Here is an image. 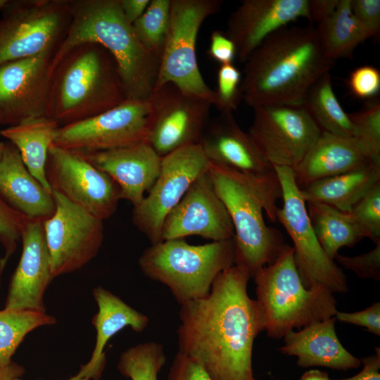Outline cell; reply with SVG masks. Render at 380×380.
I'll return each instance as SVG.
<instances>
[{
	"label": "cell",
	"mask_w": 380,
	"mask_h": 380,
	"mask_svg": "<svg viewBox=\"0 0 380 380\" xmlns=\"http://www.w3.org/2000/svg\"><path fill=\"white\" fill-rule=\"evenodd\" d=\"M250 279L234 265L218 274L207 296L180 305L178 352L213 380H255L253 348L264 327L257 301L248 294Z\"/></svg>",
	"instance_id": "1"
},
{
	"label": "cell",
	"mask_w": 380,
	"mask_h": 380,
	"mask_svg": "<svg viewBox=\"0 0 380 380\" xmlns=\"http://www.w3.org/2000/svg\"><path fill=\"white\" fill-rule=\"evenodd\" d=\"M334 63L324 56L315 27L288 25L268 37L244 62L241 100L253 109L303 106L309 90Z\"/></svg>",
	"instance_id": "2"
},
{
	"label": "cell",
	"mask_w": 380,
	"mask_h": 380,
	"mask_svg": "<svg viewBox=\"0 0 380 380\" xmlns=\"http://www.w3.org/2000/svg\"><path fill=\"white\" fill-rule=\"evenodd\" d=\"M208 173L231 218L234 235V265L243 267L253 278L262 267L272 264L286 243L280 232L268 227L277 219V200L282 189L274 169L262 175H246L209 162Z\"/></svg>",
	"instance_id": "3"
},
{
	"label": "cell",
	"mask_w": 380,
	"mask_h": 380,
	"mask_svg": "<svg viewBox=\"0 0 380 380\" xmlns=\"http://www.w3.org/2000/svg\"><path fill=\"white\" fill-rule=\"evenodd\" d=\"M69 4L70 23L53 57L51 72L74 47L96 43L114 58L127 99L147 100L157 80L160 60L141 44L120 1L69 0Z\"/></svg>",
	"instance_id": "4"
},
{
	"label": "cell",
	"mask_w": 380,
	"mask_h": 380,
	"mask_svg": "<svg viewBox=\"0 0 380 380\" xmlns=\"http://www.w3.org/2000/svg\"><path fill=\"white\" fill-rule=\"evenodd\" d=\"M125 100L117 64L99 44L74 47L53 70L49 117L60 127L96 116Z\"/></svg>",
	"instance_id": "5"
},
{
	"label": "cell",
	"mask_w": 380,
	"mask_h": 380,
	"mask_svg": "<svg viewBox=\"0 0 380 380\" xmlns=\"http://www.w3.org/2000/svg\"><path fill=\"white\" fill-rule=\"evenodd\" d=\"M264 331L279 339L295 328L334 317L336 300L326 288H306L300 277L292 246L286 244L277 258L253 277Z\"/></svg>",
	"instance_id": "6"
},
{
	"label": "cell",
	"mask_w": 380,
	"mask_h": 380,
	"mask_svg": "<svg viewBox=\"0 0 380 380\" xmlns=\"http://www.w3.org/2000/svg\"><path fill=\"white\" fill-rule=\"evenodd\" d=\"M233 238L191 245L184 239L151 244L139 267L148 278L166 286L180 305L207 296L223 270L234 265Z\"/></svg>",
	"instance_id": "7"
},
{
	"label": "cell",
	"mask_w": 380,
	"mask_h": 380,
	"mask_svg": "<svg viewBox=\"0 0 380 380\" xmlns=\"http://www.w3.org/2000/svg\"><path fill=\"white\" fill-rule=\"evenodd\" d=\"M221 0H170V20L154 89L172 83L184 91L216 103V94L204 80L196 57L199 30L218 13Z\"/></svg>",
	"instance_id": "8"
},
{
	"label": "cell",
	"mask_w": 380,
	"mask_h": 380,
	"mask_svg": "<svg viewBox=\"0 0 380 380\" xmlns=\"http://www.w3.org/2000/svg\"><path fill=\"white\" fill-rule=\"evenodd\" d=\"M0 18V66L56 51L70 23L69 0H8Z\"/></svg>",
	"instance_id": "9"
},
{
	"label": "cell",
	"mask_w": 380,
	"mask_h": 380,
	"mask_svg": "<svg viewBox=\"0 0 380 380\" xmlns=\"http://www.w3.org/2000/svg\"><path fill=\"white\" fill-rule=\"evenodd\" d=\"M274 169L281 184L283 200L277 219L293 241L296 265L304 286L326 288L333 293L347 292L343 272L325 253L312 229L293 169L280 166Z\"/></svg>",
	"instance_id": "10"
},
{
	"label": "cell",
	"mask_w": 380,
	"mask_h": 380,
	"mask_svg": "<svg viewBox=\"0 0 380 380\" xmlns=\"http://www.w3.org/2000/svg\"><path fill=\"white\" fill-rule=\"evenodd\" d=\"M150 115L148 99H127L96 116L59 127L53 144L86 154L147 141Z\"/></svg>",
	"instance_id": "11"
},
{
	"label": "cell",
	"mask_w": 380,
	"mask_h": 380,
	"mask_svg": "<svg viewBox=\"0 0 380 380\" xmlns=\"http://www.w3.org/2000/svg\"><path fill=\"white\" fill-rule=\"evenodd\" d=\"M209 161L200 145L179 148L162 158L154 184L138 205L133 206L132 223L154 244L162 241L163 222L190 186L208 171Z\"/></svg>",
	"instance_id": "12"
},
{
	"label": "cell",
	"mask_w": 380,
	"mask_h": 380,
	"mask_svg": "<svg viewBox=\"0 0 380 380\" xmlns=\"http://www.w3.org/2000/svg\"><path fill=\"white\" fill-rule=\"evenodd\" d=\"M53 215L43 221L53 278L77 271L98 254L104 237L103 220L52 191Z\"/></svg>",
	"instance_id": "13"
},
{
	"label": "cell",
	"mask_w": 380,
	"mask_h": 380,
	"mask_svg": "<svg viewBox=\"0 0 380 380\" xmlns=\"http://www.w3.org/2000/svg\"><path fill=\"white\" fill-rule=\"evenodd\" d=\"M253 111L248 134L273 167L294 169L322 132L304 106L272 105Z\"/></svg>",
	"instance_id": "14"
},
{
	"label": "cell",
	"mask_w": 380,
	"mask_h": 380,
	"mask_svg": "<svg viewBox=\"0 0 380 380\" xmlns=\"http://www.w3.org/2000/svg\"><path fill=\"white\" fill-rule=\"evenodd\" d=\"M46 177L52 190L105 220L116 211L121 200L115 181L84 156L51 144L48 151Z\"/></svg>",
	"instance_id": "15"
},
{
	"label": "cell",
	"mask_w": 380,
	"mask_h": 380,
	"mask_svg": "<svg viewBox=\"0 0 380 380\" xmlns=\"http://www.w3.org/2000/svg\"><path fill=\"white\" fill-rule=\"evenodd\" d=\"M148 101L151 115L147 142L161 158L198 144L210 120V102L172 83L154 89Z\"/></svg>",
	"instance_id": "16"
},
{
	"label": "cell",
	"mask_w": 380,
	"mask_h": 380,
	"mask_svg": "<svg viewBox=\"0 0 380 380\" xmlns=\"http://www.w3.org/2000/svg\"><path fill=\"white\" fill-rule=\"evenodd\" d=\"M53 51L0 66V126L49 117Z\"/></svg>",
	"instance_id": "17"
},
{
	"label": "cell",
	"mask_w": 380,
	"mask_h": 380,
	"mask_svg": "<svg viewBox=\"0 0 380 380\" xmlns=\"http://www.w3.org/2000/svg\"><path fill=\"white\" fill-rule=\"evenodd\" d=\"M229 215L208 171L201 175L166 217L162 241L198 236L212 241L234 237Z\"/></svg>",
	"instance_id": "18"
},
{
	"label": "cell",
	"mask_w": 380,
	"mask_h": 380,
	"mask_svg": "<svg viewBox=\"0 0 380 380\" xmlns=\"http://www.w3.org/2000/svg\"><path fill=\"white\" fill-rule=\"evenodd\" d=\"M300 18L310 20L308 0H244L229 16L225 34L244 63L268 37Z\"/></svg>",
	"instance_id": "19"
},
{
	"label": "cell",
	"mask_w": 380,
	"mask_h": 380,
	"mask_svg": "<svg viewBox=\"0 0 380 380\" xmlns=\"http://www.w3.org/2000/svg\"><path fill=\"white\" fill-rule=\"evenodd\" d=\"M20 240L22 253L11 279L4 308L45 312L44 294L53 278L43 221L31 219Z\"/></svg>",
	"instance_id": "20"
},
{
	"label": "cell",
	"mask_w": 380,
	"mask_h": 380,
	"mask_svg": "<svg viewBox=\"0 0 380 380\" xmlns=\"http://www.w3.org/2000/svg\"><path fill=\"white\" fill-rule=\"evenodd\" d=\"M380 162V147L354 137L322 132L302 161L293 169L299 189L311 182Z\"/></svg>",
	"instance_id": "21"
},
{
	"label": "cell",
	"mask_w": 380,
	"mask_h": 380,
	"mask_svg": "<svg viewBox=\"0 0 380 380\" xmlns=\"http://www.w3.org/2000/svg\"><path fill=\"white\" fill-rule=\"evenodd\" d=\"M82 155L115 181L121 199L133 206L141 203L160 170L162 158L147 141Z\"/></svg>",
	"instance_id": "22"
},
{
	"label": "cell",
	"mask_w": 380,
	"mask_h": 380,
	"mask_svg": "<svg viewBox=\"0 0 380 380\" xmlns=\"http://www.w3.org/2000/svg\"><path fill=\"white\" fill-rule=\"evenodd\" d=\"M198 144L210 163L246 175H262L274 170L249 134L239 127L233 112H220L209 120Z\"/></svg>",
	"instance_id": "23"
},
{
	"label": "cell",
	"mask_w": 380,
	"mask_h": 380,
	"mask_svg": "<svg viewBox=\"0 0 380 380\" xmlns=\"http://www.w3.org/2000/svg\"><path fill=\"white\" fill-rule=\"evenodd\" d=\"M334 317L307 325L284 336L282 354L297 357L300 367H324L346 371L361 365L360 359L349 353L335 331Z\"/></svg>",
	"instance_id": "24"
},
{
	"label": "cell",
	"mask_w": 380,
	"mask_h": 380,
	"mask_svg": "<svg viewBox=\"0 0 380 380\" xmlns=\"http://www.w3.org/2000/svg\"><path fill=\"white\" fill-rule=\"evenodd\" d=\"M0 196L30 219L44 221L55 210L52 193L29 172L18 150L9 141L4 142L0 158Z\"/></svg>",
	"instance_id": "25"
},
{
	"label": "cell",
	"mask_w": 380,
	"mask_h": 380,
	"mask_svg": "<svg viewBox=\"0 0 380 380\" xmlns=\"http://www.w3.org/2000/svg\"><path fill=\"white\" fill-rule=\"evenodd\" d=\"M98 312L92 318L96 331V343L89 362L78 372L94 380H99L105 369L104 348L108 341L126 327L142 332L148 325L149 318L102 286L93 290Z\"/></svg>",
	"instance_id": "26"
},
{
	"label": "cell",
	"mask_w": 380,
	"mask_h": 380,
	"mask_svg": "<svg viewBox=\"0 0 380 380\" xmlns=\"http://www.w3.org/2000/svg\"><path fill=\"white\" fill-rule=\"evenodd\" d=\"M380 182V162L343 174L314 181L300 189L306 203H321L343 212L353 206Z\"/></svg>",
	"instance_id": "27"
},
{
	"label": "cell",
	"mask_w": 380,
	"mask_h": 380,
	"mask_svg": "<svg viewBox=\"0 0 380 380\" xmlns=\"http://www.w3.org/2000/svg\"><path fill=\"white\" fill-rule=\"evenodd\" d=\"M59 127L53 118L42 117L0 130V135L17 148L29 172L51 193L46 177V163L49 148Z\"/></svg>",
	"instance_id": "28"
},
{
	"label": "cell",
	"mask_w": 380,
	"mask_h": 380,
	"mask_svg": "<svg viewBox=\"0 0 380 380\" xmlns=\"http://www.w3.org/2000/svg\"><path fill=\"white\" fill-rule=\"evenodd\" d=\"M315 29L324 56L332 62L351 58L356 48L369 39L351 11L350 0H339L334 12Z\"/></svg>",
	"instance_id": "29"
},
{
	"label": "cell",
	"mask_w": 380,
	"mask_h": 380,
	"mask_svg": "<svg viewBox=\"0 0 380 380\" xmlns=\"http://www.w3.org/2000/svg\"><path fill=\"white\" fill-rule=\"evenodd\" d=\"M306 208L315 235L331 260L341 248L352 247L365 237L350 212L321 203H308Z\"/></svg>",
	"instance_id": "30"
},
{
	"label": "cell",
	"mask_w": 380,
	"mask_h": 380,
	"mask_svg": "<svg viewBox=\"0 0 380 380\" xmlns=\"http://www.w3.org/2000/svg\"><path fill=\"white\" fill-rule=\"evenodd\" d=\"M303 106L322 132L357 137L348 113L345 112L335 94L329 72L321 77L311 87Z\"/></svg>",
	"instance_id": "31"
},
{
	"label": "cell",
	"mask_w": 380,
	"mask_h": 380,
	"mask_svg": "<svg viewBox=\"0 0 380 380\" xmlns=\"http://www.w3.org/2000/svg\"><path fill=\"white\" fill-rule=\"evenodd\" d=\"M46 312L4 308L0 310V365H6L25 336L36 328L55 324Z\"/></svg>",
	"instance_id": "32"
},
{
	"label": "cell",
	"mask_w": 380,
	"mask_h": 380,
	"mask_svg": "<svg viewBox=\"0 0 380 380\" xmlns=\"http://www.w3.org/2000/svg\"><path fill=\"white\" fill-rule=\"evenodd\" d=\"M166 362L162 344L149 341L132 346L120 355L118 369L130 380H158Z\"/></svg>",
	"instance_id": "33"
},
{
	"label": "cell",
	"mask_w": 380,
	"mask_h": 380,
	"mask_svg": "<svg viewBox=\"0 0 380 380\" xmlns=\"http://www.w3.org/2000/svg\"><path fill=\"white\" fill-rule=\"evenodd\" d=\"M170 0H151L142 15L133 23L144 47L160 58L168 33Z\"/></svg>",
	"instance_id": "34"
},
{
	"label": "cell",
	"mask_w": 380,
	"mask_h": 380,
	"mask_svg": "<svg viewBox=\"0 0 380 380\" xmlns=\"http://www.w3.org/2000/svg\"><path fill=\"white\" fill-rule=\"evenodd\" d=\"M30 220L10 206L0 196V243L5 249V254L0 260V274L14 253L17 242Z\"/></svg>",
	"instance_id": "35"
},
{
	"label": "cell",
	"mask_w": 380,
	"mask_h": 380,
	"mask_svg": "<svg viewBox=\"0 0 380 380\" xmlns=\"http://www.w3.org/2000/svg\"><path fill=\"white\" fill-rule=\"evenodd\" d=\"M365 236L380 242V182L374 185L350 212Z\"/></svg>",
	"instance_id": "36"
},
{
	"label": "cell",
	"mask_w": 380,
	"mask_h": 380,
	"mask_svg": "<svg viewBox=\"0 0 380 380\" xmlns=\"http://www.w3.org/2000/svg\"><path fill=\"white\" fill-rule=\"evenodd\" d=\"M217 76L215 106L220 112H234L241 100V73L233 63H229L220 65Z\"/></svg>",
	"instance_id": "37"
},
{
	"label": "cell",
	"mask_w": 380,
	"mask_h": 380,
	"mask_svg": "<svg viewBox=\"0 0 380 380\" xmlns=\"http://www.w3.org/2000/svg\"><path fill=\"white\" fill-rule=\"evenodd\" d=\"M357 137L380 147V102L370 99L359 111L348 113Z\"/></svg>",
	"instance_id": "38"
},
{
	"label": "cell",
	"mask_w": 380,
	"mask_h": 380,
	"mask_svg": "<svg viewBox=\"0 0 380 380\" xmlns=\"http://www.w3.org/2000/svg\"><path fill=\"white\" fill-rule=\"evenodd\" d=\"M336 261L362 279L380 280V242L370 251L355 256L337 254Z\"/></svg>",
	"instance_id": "39"
},
{
	"label": "cell",
	"mask_w": 380,
	"mask_h": 380,
	"mask_svg": "<svg viewBox=\"0 0 380 380\" xmlns=\"http://www.w3.org/2000/svg\"><path fill=\"white\" fill-rule=\"evenodd\" d=\"M348 85L355 96L372 99L380 89V72L372 65L360 66L350 73Z\"/></svg>",
	"instance_id": "40"
},
{
	"label": "cell",
	"mask_w": 380,
	"mask_h": 380,
	"mask_svg": "<svg viewBox=\"0 0 380 380\" xmlns=\"http://www.w3.org/2000/svg\"><path fill=\"white\" fill-rule=\"evenodd\" d=\"M351 11L366 32L368 38L380 33V0H350Z\"/></svg>",
	"instance_id": "41"
},
{
	"label": "cell",
	"mask_w": 380,
	"mask_h": 380,
	"mask_svg": "<svg viewBox=\"0 0 380 380\" xmlns=\"http://www.w3.org/2000/svg\"><path fill=\"white\" fill-rule=\"evenodd\" d=\"M167 380H213L202 365L191 357L177 352L169 370Z\"/></svg>",
	"instance_id": "42"
},
{
	"label": "cell",
	"mask_w": 380,
	"mask_h": 380,
	"mask_svg": "<svg viewBox=\"0 0 380 380\" xmlns=\"http://www.w3.org/2000/svg\"><path fill=\"white\" fill-rule=\"evenodd\" d=\"M335 319L341 322L363 327L378 336H380V303L376 302L363 310L355 312L336 311Z\"/></svg>",
	"instance_id": "43"
},
{
	"label": "cell",
	"mask_w": 380,
	"mask_h": 380,
	"mask_svg": "<svg viewBox=\"0 0 380 380\" xmlns=\"http://www.w3.org/2000/svg\"><path fill=\"white\" fill-rule=\"evenodd\" d=\"M208 55L220 65L232 63L236 56V47L225 32L213 30L210 38Z\"/></svg>",
	"instance_id": "44"
},
{
	"label": "cell",
	"mask_w": 380,
	"mask_h": 380,
	"mask_svg": "<svg viewBox=\"0 0 380 380\" xmlns=\"http://www.w3.org/2000/svg\"><path fill=\"white\" fill-rule=\"evenodd\" d=\"M363 365L357 374L346 379L336 380H380V348H375V353L360 359Z\"/></svg>",
	"instance_id": "45"
},
{
	"label": "cell",
	"mask_w": 380,
	"mask_h": 380,
	"mask_svg": "<svg viewBox=\"0 0 380 380\" xmlns=\"http://www.w3.org/2000/svg\"><path fill=\"white\" fill-rule=\"evenodd\" d=\"M338 3L339 0H308L310 21L319 24L334 12Z\"/></svg>",
	"instance_id": "46"
},
{
	"label": "cell",
	"mask_w": 380,
	"mask_h": 380,
	"mask_svg": "<svg viewBox=\"0 0 380 380\" xmlns=\"http://www.w3.org/2000/svg\"><path fill=\"white\" fill-rule=\"evenodd\" d=\"M122 13L129 23L139 19L147 8L151 0H119Z\"/></svg>",
	"instance_id": "47"
},
{
	"label": "cell",
	"mask_w": 380,
	"mask_h": 380,
	"mask_svg": "<svg viewBox=\"0 0 380 380\" xmlns=\"http://www.w3.org/2000/svg\"><path fill=\"white\" fill-rule=\"evenodd\" d=\"M25 372V368L13 360L6 365H0V380H15Z\"/></svg>",
	"instance_id": "48"
},
{
	"label": "cell",
	"mask_w": 380,
	"mask_h": 380,
	"mask_svg": "<svg viewBox=\"0 0 380 380\" xmlns=\"http://www.w3.org/2000/svg\"><path fill=\"white\" fill-rule=\"evenodd\" d=\"M299 380H332L327 372L319 369H310L305 372Z\"/></svg>",
	"instance_id": "49"
},
{
	"label": "cell",
	"mask_w": 380,
	"mask_h": 380,
	"mask_svg": "<svg viewBox=\"0 0 380 380\" xmlns=\"http://www.w3.org/2000/svg\"><path fill=\"white\" fill-rule=\"evenodd\" d=\"M15 380H23V379H21L20 378H18V379H15ZM67 380H94V379L85 376L78 372L75 376L71 378H69Z\"/></svg>",
	"instance_id": "50"
},
{
	"label": "cell",
	"mask_w": 380,
	"mask_h": 380,
	"mask_svg": "<svg viewBox=\"0 0 380 380\" xmlns=\"http://www.w3.org/2000/svg\"><path fill=\"white\" fill-rule=\"evenodd\" d=\"M8 0H0V11L6 5Z\"/></svg>",
	"instance_id": "51"
},
{
	"label": "cell",
	"mask_w": 380,
	"mask_h": 380,
	"mask_svg": "<svg viewBox=\"0 0 380 380\" xmlns=\"http://www.w3.org/2000/svg\"><path fill=\"white\" fill-rule=\"evenodd\" d=\"M3 147H4V142H3V141H0V158H1V153H2V151H3Z\"/></svg>",
	"instance_id": "52"
}]
</instances>
